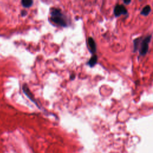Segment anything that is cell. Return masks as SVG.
I'll list each match as a JSON object with an SVG mask.
<instances>
[{"label": "cell", "instance_id": "1", "mask_svg": "<svg viewBox=\"0 0 153 153\" xmlns=\"http://www.w3.org/2000/svg\"><path fill=\"white\" fill-rule=\"evenodd\" d=\"M152 35H148L144 38H137L133 41L134 49L133 52H136L137 50L139 51L140 56H145L148 51L149 44L151 40Z\"/></svg>", "mask_w": 153, "mask_h": 153}, {"label": "cell", "instance_id": "2", "mask_svg": "<svg viewBox=\"0 0 153 153\" xmlns=\"http://www.w3.org/2000/svg\"><path fill=\"white\" fill-rule=\"evenodd\" d=\"M51 20L62 27H66L68 23L66 17L62 13L61 10L58 8H53L51 10Z\"/></svg>", "mask_w": 153, "mask_h": 153}, {"label": "cell", "instance_id": "3", "mask_svg": "<svg viewBox=\"0 0 153 153\" xmlns=\"http://www.w3.org/2000/svg\"><path fill=\"white\" fill-rule=\"evenodd\" d=\"M127 10L124 5L122 4H117L114 9V14L115 17H119L121 15H126Z\"/></svg>", "mask_w": 153, "mask_h": 153}, {"label": "cell", "instance_id": "4", "mask_svg": "<svg viewBox=\"0 0 153 153\" xmlns=\"http://www.w3.org/2000/svg\"><path fill=\"white\" fill-rule=\"evenodd\" d=\"M22 88H23V91L24 93L27 96V97L32 102H33L37 106V107H38L39 108H40V107H39V106L38 105V103L36 102V100H35V97H34L33 94H32V92L30 91V90H29V88H28L27 85L26 84H23Z\"/></svg>", "mask_w": 153, "mask_h": 153}, {"label": "cell", "instance_id": "5", "mask_svg": "<svg viewBox=\"0 0 153 153\" xmlns=\"http://www.w3.org/2000/svg\"><path fill=\"white\" fill-rule=\"evenodd\" d=\"M88 45L89 47V50L92 54L96 51V45L94 39L92 37H89L88 38Z\"/></svg>", "mask_w": 153, "mask_h": 153}, {"label": "cell", "instance_id": "6", "mask_svg": "<svg viewBox=\"0 0 153 153\" xmlns=\"http://www.w3.org/2000/svg\"><path fill=\"white\" fill-rule=\"evenodd\" d=\"M97 55H93L88 61L87 65L90 67H93L97 63Z\"/></svg>", "mask_w": 153, "mask_h": 153}, {"label": "cell", "instance_id": "7", "mask_svg": "<svg viewBox=\"0 0 153 153\" xmlns=\"http://www.w3.org/2000/svg\"><path fill=\"white\" fill-rule=\"evenodd\" d=\"M151 8L150 5H147L145 6V7L142 8V11H141V12H140V14H141L142 15H143V16H148V15L149 14V13L151 12Z\"/></svg>", "mask_w": 153, "mask_h": 153}, {"label": "cell", "instance_id": "8", "mask_svg": "<svg viewBox=\"0 0 153 153\" xmlns=\"http://www.w3.org/2000/svg\"><path fill=\"white\" fill-rule=\"evenodd\" d=\"M22 5L25 7V8H29L30 7L32 4H33V1L31 0H23L21 2Z\"/></svg>", "mask_w": 153, "mask_h": 153}, {"label": "cell", "instance_id": "9", "mask_svg": "<svg viewBox=\"0 0 153 153\" xmlns=\"http://www.w3.org/2000/svg\"><path fill=\"white\" fill-rule=\"evenodd\" d=\"M21 14H22V16H26L27 14V11L26 10H23L21 12Z\"/></svg>", "mask_w": 153, "mask_h": 153}, {"label": "cell", "instance_id": "10", "mask_svg": "<svg viewBox=\"0 0 153 153\" xmlns=\"http://www.w3.org/2000/svg\"><path fill=\"white\" fill-rule=\"evenodd\" d=\"M123 2H124V3L125 4L127 5V4H130L131 2V1H130V0H124Z\"/></svg>", "mask_w": 153, "mask_h": 153}, {"label": "cell", "instance_id": "11", "mask_svg": "<svg viewBox=\"0 0 153 153\" xmlns=\"http://www.w3.org/2000/svg\"><path fill=\"white\" fill-rule=\"evenodd\" d=\"M75 74H73L72 75H71V79H74V78H75Z\"/></svg>", "mask_w": 153, "mask_h": 153}]
</instances>
